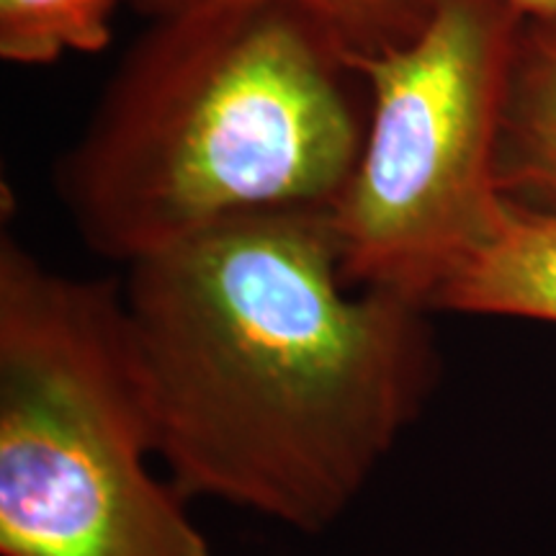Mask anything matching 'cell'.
Wrapping results in <instances>:
<instances>
[{
    "label": "cell",
    "mask_w": 556,
    "mask_h": 556,
    "mask_svg": "<svg viewBox=\"0 0 556 556\" xmlns=\"http://www.w3.org/2000/svg\"><path fill=\"white\" fill-rule=\"evenodd\" d=\"M180 497L319 536L358 503L443 374L426 307L343 276L328 206L235 217L124 266Z\"/></svg>",
    "instance_id": "1"
},
{
    "label": "cell",
    "mask_w": 556,
    "mask_h": 556,
    "mask_svg": "<svg viewBox=\"0 0 556 556\" xmlns=\"http://www.w3.org/2000/svg\"><path fill=\"white\" fill-rule=\"evenodd\" d=\"M368 86L302 0H208L150 18L54 165L90 253L122 266L222 222L343 197Z\"/></svg>",
    "instance_id": "2"
},
{
    "label": "cell",
    "mask_w": 556,
    "mask_h": 556,
    "mask_svg": "<svg viewBox=\"0 0 556 556\" xmlns=\"http://www.w3.org/2000/svg\"><path fill=\"white\" fill-rule=\"evenodd\" d=\"M122 278L0 238V556H214L152 469Z\"/></svg>",
    "instance_id": "3"
},
{
    "label": "cell",
    "mask_w": 556,
    "mask_h": 556,
    "mask_svg": "<svg viewBox=\"0 0 556 556\" xmlns=\"http://www.w3.org/2000/svg\"><path fill=\"white\" fill-rule=\"evenodd\" d=\"M520 24L507 0H441L413 41L353 54L368 124L332 206L353 289L430 312L438 287L497 222V139Z\"/></svg>",
    "instance_id": "4"
},
{
    "label": "cell",
    "mask_w": 556,
    "mask_h": 556,
    "mask_svg": "<svg viewBox=\"0 0 556 556\" xmlns=\"http://www.w3.org/2000/svg\"><path fill=\"white\" fill-rule=\"evenodd\" d=\"M430 312L556 325V214L505 199L486 238L438 287Z\"/></svg>",
    "instance_id": "5"
},
{
    "label": "cell",
    "mask_w": 556,
    "mask_h": 556,
    "mask_svg": "<svg viewBox=\"0 0 556 556\" xmlns=\"http://www.w3.org/2000/svg\"><path fill=\"white\" fill-rule=\"evenodd\" d=\"M495 173L505 199L556 214V26L520 24Z\"/></svg>",
    "instance_id": "6"
},
{
    "label": "cell",
    "mask_w": 556,
    "mask_h": 556,
    "mask_svg": "<svg viewBox=\"0 0 556 556\" xmlns=\"http://www.w3.org/2000/svg\"><path fill=\"white\" fill-rule=\"evenodd\" d=\"M122 0H0V60L52 65L62 54H96L111 41Z\"/></svg>",
    "instance_id": "7"
},
{
    "label": "cell",
    "mask_w": 556,
    "mask_h": 556,
    "mask_svg": "<svg viewBox=\"0 0 556 556\" xmlns=\"http://www.w3.org/2000/svg\"><path fill=\"white\" fill-rule=\"evenodd\" d=\"M197 3H208V0H129L131 9L148 18ZM302 3L323 13L356 58H371L413 41L433 18L441 0H302Z\"/></svg>",
    "instance_id": "8"
},
{
    "label": "cell",
    "mask_w": 556,
    "mask_h": 556,
    "mask_svg": "<svg viewBox=\"0 0 556 556\" xmlns=\"http://www.w3.org/2000/svg\"><path fill=\"white\" fill-rule=\"evenodd\" d=\"M523 21L556 26V0H507Z\"/></svg>",
    "instance_id": "9"
}]
</instances>
